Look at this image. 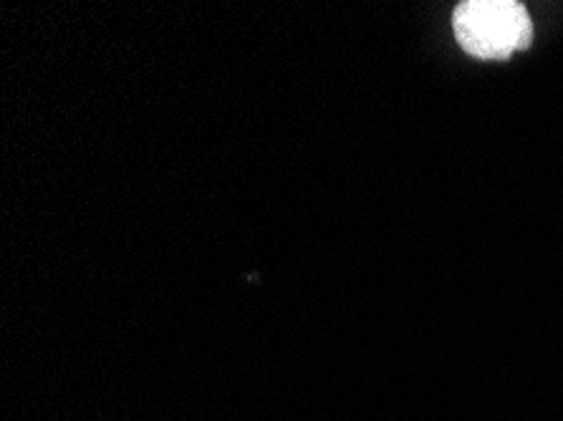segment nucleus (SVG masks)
<instances>
[{
    "instance_id": "1",
    "label": "nucleus",
    "mask_w": 563,
    "mask_h": 421,
    "mask_svg": "<svg viewBox=\"0 0 563 421\" xmlns=\"http://www.w3.org/2000/svg\"><path fill=\"white\" fill-rule=\"evenodd\" d=\"M455 38L475 58H508L528 48L533 25L528 11L514 0H467L452 15Z\"/></svg>"
}]
</instances>
